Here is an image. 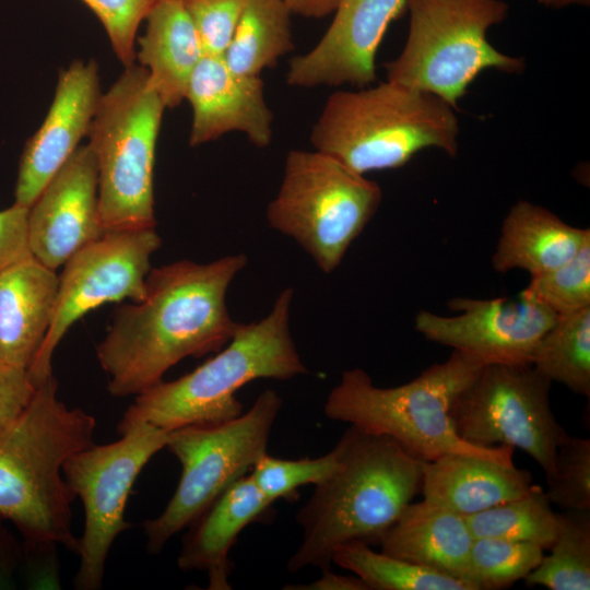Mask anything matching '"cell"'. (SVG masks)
Instances as JSON below:
<instances>
[{"label": "cell", "instance_id": "1", "mask_svg": "<svg viewBox=\"0 0 590 590\" xmlns=\"http://www.w3.org/2000/svg\"><path fill=\"white\" fill-rule=\"evenodd\" d=\"M246 264L247 257L235 253L208 263L180 260L151 269L145 297L120 305L97 345L108 392L137 396L184 358L225 346L239 323L231 317L226 294Z\"/></svg>", "mask_w": 590, "mask_h": 590}, {"label": "cell", "instance_id": "2", "mask_svg": "<svg viewBox=\"0 0 590 590\" xmlns=\"http://www.w3.org/2000/svg\"><path fill=\"white\" fill-rule=\"evenodd\" d=\"M334 448L335 470L296 516L303 539L288 571L330 569L335 548L344 543L379 544L421 492L425 461L394 439L350 426Z\"/></svg>", "mask_w": 590, "mask_h": 590}, {"label": "cell", "instance_id": "3", "mask_svg": "<svg viewBox=\"0 0 590 590\" xmlns=\"http://www.w3.org/2000/svg\"><path fill=\"white\" fill-rule=\"evenodd\" d=\"M95 428L93 415L59 400L51 375L0 438V516L25 543H55L78 554L80 542L71 528L75 495L62 468L94 444Z\"/></svg>", "mask_w": 590, "mask_h": 590}, {"label": "cell", "instance_id": "4", "mask_svg": "<svg viewBox=\"0 0 590 590\" xmlns=\"http://www.w3.org/2000/svg\"><path fill=\"white\" fill-rule=\"evenodd\" d=\"M293 298V288H284L264 318L239 322L214 356L175 380H161L137 394L117 426L119 435L139 423L169 432L226 422L243 413L236 393L245 385L308 374L291 334Z\"/></svg>", "mask_w": 590, "mask_h": 590}, {"label": "cell", "instance_id": "5", "mask_svg": "<svg viewBox=\"0 0 590 590\" xmlns=\"http://www.w3.org/2000/svg\"><path fill=\"white\" fill-rule=\"evenodd\" d=\"M483 365L452 350L447 361L391 388L377 387L364 369L351 368L330 390L323 412L331 421L390 437L424 461L460 453L514 464L512 447L486 448L467 442L457 434L449 414L455 400Z\"/></svg>", "mask_w": 590, "mask_h": 590}, {"label": "cell", "instance_id": "6", "mask_svg": "<svg viewBox=\"0 0 590 590\" xmlns=\"http://www.w3.org/2000/svg\"><path fill=\"white\" fill-rule=\"evenodd\" d=\"M455 108L436 95L391 81L337 91L312 125L309 141L353 172L399 168L416 153L459 149Z\"/></svg>", "mask_w": 590, "mask_h": 590}, {"label": "cell", "instance_id": "7", "mask_svg": "<svg viewBox=\"0 0 590 590\" xmlns=\"http://www.w3.org/2000/svg\"><path fill=\"white\" fill-rule=\"evenodd\" d=\"M102 94L88 130L105 232L155 227L154 165L166 109L148 72L134 63Z\"/></svg>", "mask_w": 590, "mask_h": 590}, {"label": "cell", "instance_id": "8", "mask_svg": "<svg viewBox=\"0 0 590 590\" xmlns=\"http://www.w3.org/2000/svg\"><path fill=\"white\" fill-rule=\"evenodd\" d=\"M409 28L400 55L384 64L387 80L438 96L455 109L484 70L521 74L522 57L487 39L508 15L505 0H406Z\"/></svg>", "mask_w": 590, "mask_h": 590}, {"label": "cell", "instance_id": "9", "mask_svg": "<svg viewBox=\"0 0 590 590\" xmlns=\"http://www.w3.org/2000/svg\"><path fill=\"white\" fill-rule=\"evenodd\" d=\"M380 186L316 150H291L267 206L271 228L295 240L323 273L333 272L375 215Z\"/></svg>", "mask_w": 590, "mask_h": 590}, {"label": "cell", "instance_id": "10", "mask_svg": "<svg viewBox=\"0 0 590 590\" xmlns=\"http://www.w3.org/2000/svg\"><path fill=\"white\" fill-rule=\"evenodd\" d=\"M281 408L279 393L267 389L248 411L233 420L168 432L165 448L179 461L181 474L165 509L143 523L150 553L161 552L174 535L192 524L268 452Z\"/></svg>", "mask_w": 590, "mask_h": 590}, {"label": "cell", "instance_id": "11", "mask_svg": "<svg viewBox=\"0 0 590 590\" xmlns=\"http://www.w3.org/2000/svg\"><path fill=\"white\" fill-rule=\"evenodd\" d=\"M551 384L531 364H485L452 403L453 427L479 447L521 449L548 479L566 433L551 408Z\"/></svg>", "mask_w": 590, "mask_h": 590}, {"label": "cell", "instance_id": "12", "mask_svg": "<svg viewBox=\"0 0 590 590\" xmlns=\"http://www.w3.org/2000/svg\"><path fill=\"white\" fill-rule=\"evenodd\" d=\"M106 445H91L72 455L62 473L80 497L85 515L79 539L80 564L73 585L79 590L103 586L105 564L116 538L131 524L125 519L129 493L142 469L166 447L168 432L139 423Z\"/></svg>", "mask_w": 590, "mask_h": 590}, {"label": "cell", "instance_id": "13", "mask_svg": "<svg viewBox=\"0 0 590 590\" xmlns=\"http://www.w3.org/2000/svg\"><path fill=\"white\" fill-rule=\"evenodd\" d=\"M161 245L155 227L108 231L67 260L49 329L27 369L35 387L52 375L54 352L81 317L107 303L145 297L151 257Z\"/></svg>", "mask_w": 590, "mask_h": 590}, {"label": "cell", "instance_id": "14", "mask_svg": "<svg viewBox=\"0 0 590 590\" xmlns=\"http://www.w3.org/2000/svg\"><path fill=\"white\" fill-rule=\"evenodd\" d=\"M455 316L421 310L415 330L426 340L468 354L481 363L530 364L532 353L558 315L521 291L516 297L448 302Z\"/></svg>", "mask_w": 590, "mask_h": 590}, {"label": "cell", "instance_id": "15", "mask_svg": "<svg viewBox=\"0 0 590 590\" xmlns=\"http://www.w3.org/2000/svg\"><path fill=\"white\" fill-rule=\"evenodd\" d=\"M406 0H339L319 42L290 61L286 83L295 87H365L377 80L376 56L389 25Z\"/></svg>", "mask_w": 590, "mask_h": 590}, {"label": "cell", "instance_id": "16", "mask_svg": "<svg viewBox=\"0 0 590 590\" xmlns=\"http://www.w3.org/2000/svg\"><path fill=\"white\" fill-rule=\"evenodd\" d=\"M104 233L96 160L88 144L80 145L28 208L30 250L56 271Z\"/></svg>", "mask_w": 590, "mask_h": 590}, {"label": "cell", "instance_id": "17", "mask_svg": "<svg viewBox=\"0 0 590 590\" xmlns=\"http://www.w3.org/2000/svg\"><path fill=\"white\" fill-rule=\"evenodd\" d=\"M101 96L94 60H75L60 72L51 106L22 151L13 203H34L87 135Z\"/></svg>", "mask_w": 590, "mask_h": 590}, {"label": "cell", "instance_id": "18", "mask_svg": "<svg viewBox=\"0 0 590 590\" xmlns=\"http://www.w3.org/2000/svg\"><path fill=\"white\" fill-rule=\"evenodd\" d=\"M185 99L192 109L191 146L233 131L244 133L257 148L271 144L274 117L260 75L237 74L222 56L205 54L190 76Z\"/></svg>", "mask_w": 590, "mask_h": 590}, {"label": "cell", "instance_id": "19", "mask_svg": "<svg viewBox=\"0 0 590 590\" xmlns=\"http://www.w3.org/2000/svg\"><path fill=\"white\" fill-rule=\"evenodd\" d=\"M272 505L250 474L239 477L188 527L177 558L179 569L204 571L209 590L232 589L229 551L247 526L269 519Z\"/></svg>", "mask_w": 590, "mask_h": 590}, {"label": "cell", "instance_id": "20", "mask_svg": "<svg viewBox=\"0 0 590 590\" xmlns=\"http://www.w3.org/2000/svg\"><path fill=\"white\" fill-rule=\"evenodd\" d=\"M59 278L33 256L0 272V362L28 369L49 329Z\"/></svg>", "mask_w": 590, "mask_h": 590}, {"label": "cell", "instance_id": "21", "mask_svg": "<svg viewBox=\"0 0 590 590\" xmlns=\"http://www.w3.org/2000/svg\"><path fill=\"white\" fill-rule=\"evenodd\" d=\"M528 470L494 460L449 453L425 461L421 492L427 503L469 517L527 494Z\"/></svg>", "mask_w": 590, "mask_h": 590}, {"label": "cell", "instance_id": "22", "mask_svg": "<svg viewBox=\"0 0 590 590\" xmlns=\"http://www.w3.org/2000/svg\"><path fill=\"white\" fill-rule=\"evenodd\" d=\"M473 540L464 517L423 499L404 508L379 545L385 554L450 575L477 590L471 568Z\"/></svg>", "mask_w": 590, "mask_h": 590}, {"label": "cell", "instance_id": "23", "mask_svg": "<svg viewBox=\"0 0 590 590\" xmlns=\"http://www.w3.org/2000/svg\"><path fill=\"white\" fill-rule=\"evenodd\" d=\"M590 239L589 228L565 223L544 206L519 200L504 219L494 270H524L531 276L553 270L573 258Z\"/></svg>", "mask_w": 590, "mask_h": 590}, {"label": "cell", "instance_id": "24", "mask_svg": "<svg viewBox=\"0 0 590 590\" xmlns=\"http://www.w3.org/2000/svg\"><path fill=\"white\" fill-rule=\"evenodd\" d=\"M144 21L135 55L165 107L175 108L205 55L201 38L180 0H158Z\"/></svg>", "mask_w": 590, "mask_h": 590}, {"label": "cell", "instance_id": "25", "mask_svg": "<svg viewBox=\"0 0 590 590\" xmlns=\"http://www.w3.org/2000/svg\"><path fill=\"white\" fill-rule=\"evenodd\" d=\"M284 0H247L222 57L235 73L258 76L294 49Z\"/></svg>", "mask_w": 590, "mask_h": 590}, {"label": "cell", "instance_id": "26", "mask_svg": "<svg viewBox=\"0 0 590 590\" xmlns=\"http://www.w3.org/2000/svg\"><path fill=\"white\" fill-rule=\"evenodd\" d=\"M530 364L551 382L590 397V307L558 315L536 344Z\"/></svg>", "mask_w": 590, "mask_h": 590}, {"label": "cell", "instance_id": "27", "mask_svg": "<svg viewBox=\"0 0 590 590\" xmlns=\"http://www.w3.org/2000/svg\"><path fill=\"white\" fill-rule=\"evenodd\" d=\"M332 563L352 571L368 590H473L450 575L375 552L359 541L338 546Z\"/></svg>", "mask_w": 590, "mask_h": 590}, {"label": "cell", "instance_id": "28", "mask_svg": "<svg viewBox=\"0 0 590 590\" xmlns=\"http://www.w3.org/2000/svg\"><path fill=\"white\" fill-rule=\"evenodd\" d=\"M544 489L534 484L524 495L465 517L474 539L497 538L550 548L558 532V516Z\"/></svg>", "mask_w": 590, "mask_h": 590}, {"label": "cell", "instance_id": "29", "mask_svg": "<svg viewBox=\"0 0 590 590\" xmlns=\"http://www.w3.org/2000/svg\"><path fill=\"white\" fill-rule=\"evenodd\" d=\"M551 554L523 579L550 590L590 589V510H565Z\"/></svg>", "mask_w": 590, "mask_h": 590}, {"label": "cell", "instance_id": "30", "mask_svg": "<svg viewBox=\"0 0 590 590\" xmlns=\"http://www.w3.org/2000/svg\"><path fill=\"white\" fill-rule=\"evenodd\" d=\"M543 548L497 538L473 540L472 578L477 590L510 587L524 579L542 560Z\"/></svg>", "mask_w": 590, "mask_h": 590}, {"label": "cell", "instance_id": "31", "mask_svg": "<svg viewBox=\"0 0 590 590\" xmlns=\"http://www.w3.org/2000/svg\"><path fill=\"white\" fill-rule=\"evenodd\" d=\"M338 465L335 448L317 458L281 459L264 453L251 468L250 476L272 503L294 500L303 485L315 486L330 476Z\"/></svg>", "mask_w": 590, "mask_h": 590}, {"label": "cell", "instance_id": "32", "mask_svg": "<svg viewBox=\"0 0 590 590\" xmlns=\"http://www.w3.org/2000/svg\"><path fill=\"white\" fill-rule=\"evenodd\" d=\"M522 291L557 315L590 307V239L565 263L531 276Z\"/></svg>", "mask_w": 590, "mask_h": 590}, {"label": "cell", "instance_id": "33", "mask_svg": "<svg viewBox=\"0 0 590 590\" xmlns=\"http://www.w3.org/2000/svg\"><path fill=\"white\" fill-rule=\"evenodd\" d=\"M544 491L551 502L564 510H590V439L562 437L555 458V469L546 479Z\"/></svg>", "mask_w": 590, "mask_h": 590}, {"label": "cell", "instance_id": "34", "mask_svg": "<svg viewBox=\"0 0 590 590\" xmlns=\"http://www.w3.org/2000/svg\"><path fill=\"white\" fill-rule=\"evenodd\" d=\"M105 28L111 48L125 66L135 59V37L141 23L158 0H81Z\"/></svg>", "mask_w": 590, "mask_h": 590}, {"label": "cell", "instance_id": "35", "mask_svg": "<svg viewBox=\"0 0 590 590\" xmlns=\"http://www.w3.org/2000/svg\"><path fill=\"white\" fill-rule=\"evenodd\" d=\"M198 34L205 54L222 56L247 0H180Z\"/></svg>", "mask_w": 590, "mask_h": 590}, {"label": "cell", "instance_id": "36", "mask_svg": "<svg viewBox=\"0 0 590 590\" xmlns=\"http://www.w3.org/2000/svg\"><path fill=\"white\" fill-rule=\"evenodd\" d=\"M35 389L27 369L0 362V438L24 412Z\"/></svg>", "mask_w": 590, "mask_h": 590}, {"label": "cell", "instance_id": "37", "mask_svg": "<svg viewBox=\"0 0 590 590\" xmlns=\"http://www.w3.org/2000/svg\"><path fill=\"white\" fill-rule=\"evenodd\" d=\"M28 208L13 203L0 211V272L33 256L27 235Z\"/></svg>", "mask_w": 590, "mask_h": 590}, {"label": "cell", "instance_id": "38", "mask_svg": "<svg viewBox=\"0 0 590 590\" xmlns=\"http://www.w3.org/2000/svg\"><path fill=\"white\" fill-rule=\"evenodd\" d=\"M23 569L26 571L28 588L59 589V562L57 544L25 543Z\"/></svg>", "mask_w": 590, "mask_h": 590}, {"label": "cell", "instance_id": "39", "mask_svg": "<svg viewBox=\"0 0 590 590\" xmlns=\"http://www.w3.org/2000/svg\"><path fill=\"white\" fill-rule=\"evenodd\" d=\"M24 545L0 516V590L14 589L23 569Z\"/></svg>", "mask_w": 590, "mask_h": 590}, {"label": "cell", "instance_id": "40", "mask_svg": "<svg viewBox=\"0 0 590 590\" xmlns=\"http://www.w3.org/2000/svg\"><path fill=\"white\" fill-rule=\"evenodd\" d=\"M322 575L308 585H293L284 589L302 590H368L367 586L357 576L337 575L330 569L321 570Z\"/></svg>", "mask_w": 590, "mask_h": 590}, {"label": "cell", "instance_id": "41", "mask_svg": "<svg viewBox=\"0 0 590 590\" xmlns=\"http://www.w3.org/2000/svg\"><path fill=\"white\" fill-rule=\"evenodd\" d=\"M292 14L319 19L335 10L339 0H284Z\"/></svg>", "mask_w": 590, "mask_h": 590}, {"label": "cell", "instance_id": "42", "mask_svg": "<svg viewBox=\"0 0 590 590\" xmlns=\"http://www.w3.org/2000/svg\"><path fill=\"white\" fill-rule=\"evenodd\" d=\"M590 0H548V8H565L569 5H589Z\"/></svg>", "mask_w": 590, "mask_h": 590}, {"label": "cell", "instance_id": "43", "mask_svg": "<svg viewBox=\"0 0 590 590\" xmlns=\"http://www.w3.org/2000/svg\"><path fill=\"white\" fill-rule=\"evenodd\" d=\"M540 4L547 7L548 0H536Z\"/></svg>", "mask_w": 590, "mask_h": 590}]
</instances>
